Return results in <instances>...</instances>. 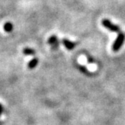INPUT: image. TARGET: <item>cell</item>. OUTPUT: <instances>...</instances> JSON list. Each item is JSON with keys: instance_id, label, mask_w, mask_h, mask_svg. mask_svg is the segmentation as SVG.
<instances>
[{"instance_id": "6da1fadb", "label": "cell", "mask_w": 125, "mask_h": 125, "mask_svg": "<svg viewBox=\"0 0 125 125\" xmlns=\"http://www.w3.org/2000/svg\"><path fill=\"white\" fill-rule=\"evenodd\" d=\"M125 41V35L124 32H118V35L116 38L113 45H112V50L115 52H117L120 50V48L122 47V44H124Z\"/></svg>"}, {"instance_id": "7a4b0ae2", "label": "cell", "mask_w": 125, "mask_h": 125, "mask_svg": "<svg viewBox=\"0 0 125 125\" xmlns=\"http://www.w3.org/2000/svg\"><path fill=\"white\" fill-rule=\"evenodd\" d=\"M102 24L104 26L105 28L108 29L109 30L112 31V32H120V27L119 26L115 25L114 23H112L109 19H103L102 21Z\"/></svg>"}, {"instance_id": "3957f363", "label": "cell", "mask_w": 125, "mask_h": 125, "mask_svg": "<svg viewBox=\"0 0 125 125\" xmlns=\"http://www.w3.org/2000/svg\"><path fill=\"white\" fill-rule=\"evenodd\" d=\"M62 44H64V46L68 50H73L75 47V45H76L75 43L68 40L67 39H62Z\"/></svg>"}, {"instance_id": "277c9868", "label": "cell", "mask_w": 125, "mask_h": 125, "mask_svg": "<svg viewBox=\"0 0 125 125\" xmlns=\"http://www.w3.org/2000/svg\"><path fill=\"white\" fill-rule=\"evenodd\" d=\"M48 43L53 47V48H57L58 47V44H59L57 37L56 35H52L48 39Z\"/></svg>"}, {"instance_id": "5b68a950", "label": "cell", "mask_w": 125, "mask_h": 125, "mask_svg": "<svg viewBox=\"0 0 125 125\" xmlns=\"http://www.w3.org/2000/svg\"><path fill=\"white\" fill-rule=\"evenodd\" d=\"M38 62H39V60L37 58H33L32 60H31L28 64V68L30 69H34L35 66L38 65Z\"/></svg>"}, {"instance_id": "8992f818", "label": "cell", "mask_w": 125, "mask_h": 125, "mask_svg": "<svg viewBox=\"0 0 125 125\" xmlns=\"http://www.w3.org/2000/svg\"><path fill=\"white\" fill-rule=\"evenodd\" d=\"M13 30V25L11 23H6L4 25V30L7 32H10Z\"/></svg>"}, {"instance_id": "52a82bcc", "label": "cell", "mask_w": 125, "mask_h": 125, "mask_svg": "<svg viewBox=\"0 0 125 125\" xmlns=\"http://www.w3.org/2000/svg\"><path fill=\"white\" fill-rule=\"evenodd\" d=\"M23 53L25 55H32L35 53V51H34V50H32L31 48H26L23 50Z\"/></svg>"}, {"instance_id": "ba28073f", "label": "cell", "mask_w": 125, "mask_h": 125, "mask_svg": "<svg viewBox=\"0 0 125 125\" xmlns=\"http://www.w3.org/2000/svg\"><path fill=\"white\" fill-rule=\"evenodd\" d=\"M79 69L81 70L82 73L87 74H87H91V73H89V71L87 70V69L84 66H79Z\"/></svg>"}, {"instance_id": "9c48e42d", "label": "cell", "mask_w": 125, "mask_h": 125, "mask_svg": "<svg viewBox=\"0 0 125 125\" xmlns=\"http://www.w3.org/2000/svg\"><path fill=\"white\" fill-rule=\"evenodd\" d=\"M87 60H88V62H90V63H94V60L93 59V58H91L90 56H88V57H87Z\"/></svg>"}, {"instance_id": "30bf717a", "label": "cell", "mask_w": 125, "mask_h": 125, "mask_svg": "<svg viewBox=\"0 0 125 125\" xmlns=\"http://www.w3.org/2000/svg\"><path fill=\"white\" fill-rule=\"evenodd\" d=\"M3 110H4V108H3V106H2V105L0 103V116H1V115L2 114V112H3Z\"/></svg>"}]
</instances>
